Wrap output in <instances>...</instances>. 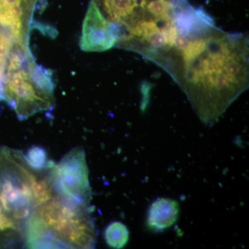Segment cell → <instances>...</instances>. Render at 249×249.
<instances>
[{
  "mask_svg": "<svg viewBox=\"0 0 249 249\" xmlns=\"http://www.w3.org/2000/svg\"><path fill=\"white\" fill-rule=\"evenodd\" d=\"M91 206L58 196L37 206L25 226L27 249H93L96 227Z\"/></svg>",
  "mask_w": 249,
  "mask_h": 249,
  "instance_id": "6da1fadb",
  "label": "cell"
},
{
  "mask_svg": "<svg viewBox=\"0 0 249 249\" xmlns=\"http://www.w3.org/2000/svg\"><path fill=\"white\" fill-rule=\"evenodd\" d=\"M0 101L8 103L19 120L50 110L55 104L52 73L35 59L29 60L6 73L0 88Z\"/></svg>",
  "mask_w": 249,
  "mask_h": 249,
  "instance_id": "7a4b0ae2",
  "label": "cell"
},
{
  "mask_svg": "<svg viewBox=\"0 0 249 249\" xmlns=\"http://www.w3.org/2000/svg\"><path fill=\"white\" fill-rule=\"evenodd\" d=\"M49 175L57 196L64 199L91 206L92 199L85 152L76 147L49 168Z\"/></svg>",
  "mask_w": 249,
  "mask_h": 249,
  "instance_id": "3957f363",
  "label": "cell"
},
{
  "mask_svg": "<svg viewBox=\"0 0 249 249\" xmlns=\"http://www.w3.org/2000/svg\"><path fill=\"white\" fill-rule=\"evenodd\" d=\"M38 0H0V24L24 43L29 34Z\"/></svg>",
  "mask_w": 249,
  "mask_h": 249,
  "instance_id": "277c9868",
  "label": "cell"
},
{
  "mask_svg": "<svg viewBox=\"0 0 249 249\" xmlns=\"http://www.w3.org/2000/svg\"><path fill=\"white\" fill-rule=\"evenodd\" d=\"M179 213L178 201L171 198H157L152 201L147 211V229L153 232H163L177 222Z\"/></svg>",
  "mask_w": 249,
  "mask_h": 249,
  "instance_id": "5b68a950",
  "label": "cell"
},
{
  "mask_svg": "<svg viewBox=\"0 0 249 249\" xmlns=\"http://www.w3.org/2000/svg\"><path fill=\"white\" fill-rule=\"evenodd\" d=\"M104 237L106 243L111 248L123 249L129 242V229L124 223L114 221L106 227Z\"/></svg>",
  "mask_w": 249,
  "mask_h": 249,
  "instance_id": "8992f818",
  "label": "cell"
},
{
  "mask_svg": "<svg viewBox=\"0 0 249 249\" xmlns=\"http://www.w3.org/2000/svg\"><path fill=\"white\" fill-rule=\"evenodd\" d=\"M25 156L28 163L36 170L48 169L53 165V162L48 160L45 149L42 147H31Z\"/></svg>",
  "mask_w": 249,
  "mask_h": 249,
  "instance_id": "52a82bcc",
  "label": "cell"
},
{
  "mask_svg": "<svg viewBox=\"0 0 249 249\" xmlns=\"http://www.w3.org/2000/svg\"><path fill=\"white\" fill-rule=\"evenodd\" d=\"M152 87V84L147 81L142 82V86H141V91L142 95L141 109L142 111L146 109L149 102H150V91H151Z\"/></svg>",
  "mask_w": 249,
  "mask_h": 249,
  "instance_id": "ba28073f",
  "label": "cell"
}]
</instances>
